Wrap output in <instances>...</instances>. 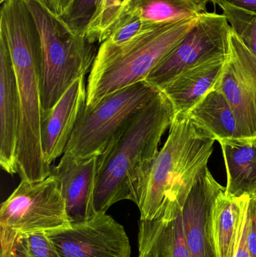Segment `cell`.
<instances>
[{
    "instance_id": "6da1fadb",
    "label": "cell",
    "mask_w": 256,
    "mask_h": 257,
    "mask_svg": "<svg viewBox=\"0 0 256 257\" xmlns=\"http://www.w3.org/2000/svg\"><path fill=\"white\" fill-rule=\"evenodd\" d=\"M0 34L9 45L21 104L17 168L21 181L49 176L42 151V42L37 23L25 0H6L0 11Z\"/></svg>"
},
{
    "instance_id": "7a4b0ae2",
    "label": "cell",
    "mask_w": 256,
    "mask_h": 257,
    "mask_svg": "<svg viewBox=\"0 0 256 257\" xmlns=\"http://www.w3.org/2000/svg\"><path fill=\"white\" fill-rule=\"evenodd\" d=\"M175 110L162 91L149 102L99 157L94 206L106 213L114 204L141 203L162 136Z\"/></svg>"
},
{
    "instance_id": "3957f363",
    "label": "cell",
    "mask_w": 256,
    "mask_h": 257,
    "mask_svg": "<svg viewBox=\"0 0 256 257\" xmlns=\"http://www.w3.org/2000/svg\"><path fill=\"white\" fill-rule=\"evenodd\" d=\"M216 142L186 114L176 113L165 145L159 151L138 205L141 220L182 209L191 190L208 167Z\"/></svg>"
},
{
    "instance_id": "277c9868",
    "label": "cell",
    "mask_w": 256,
    "mask_h": 257,
    "mask_svg": "<svg viewBox=\"0 0 256 257\" xmlns=\"http://www.w3.org/2000/svg\"><path fill=\"white\" fill-rule=\"evenodd\" d=\"M200 16L159 24L123 45L101 43L88 77L87 106H95L108 95L145 81L158 63L190 31Z\"/></svg>"
},
{
    "instance_id": "5b68a950",
    "label": "cell",
    "mask_w": 256,
    "mask_h": 257,
    "mask_svg": "<svg viewBox=\"0 0 256 257\" xmlns=\"http://www.w3.org/2000/svg\"><path fill=\"white\" fill-rule=\"evenodd\" d=\"M40 32L42 104L49 109L81 77L90 73L96 58L95 43L74 33L47 0H25Z\"/></svg>"
},
{
    "instance_id": "8992f818",
    "label": "cell",
    "mask_w": 256,
    "mask_h": 257,
    "mask_svg": "<svg viewBox=\"0 0 256 257\" xmlns=\"http://www.w3.org/2000/svg\"><path fill=\"white\" fill-rule=\"evenodd\" d=\"M159 89L141 81L86 107L64 154L77 160L100 157L138 112L151 102Z\"/></svg>"
},
{
    "instance_id": "52a82bcc",
    "label": "cell",
    "mask_w": 256,
    "mask_h": 257,
    "mask_svg": "<svg viewBox=\"0 0 256 257\" xmlns=\"http://www.w3.org/2000/svg\"><path fill=\"white\" fill-rule=\"evenodd\" d=\"M70 225L58 181L51 175L36 182L21 181L1 205L0 226L17 233L47 232Z\"/></svg>"
},
{
    "instance_id": "ba28073f",
    "label": "cell",
    "mask_w": 256,
    "mask_h": 257,
    "mask_svg": "<svg viewBox=\"0 0 256 257\" xmlns=\"http://www.w3.org/2000/svg\"><path fill=\"white\" fill-rule=\"evenodd\" d=\"M231 30L223 15L204 12L145 81L160 90L189 68L213 59L228 57Z\"/></svg>"
},
{
    "instance_id": "9c48e42d",
    "label": "cell",
    "mask_w": 256,
    "mask_h": 257,
    "mask_svg": "<svg viewBox=\"0 0 256 257\" xmlns=\"http://www.w3.org/2000/svg\"><path fill=\"white\" fill-rule=\"evenodd\" d=\"M46 233L60 257H131L124 228L106 213Z\"/></svg>"
},
{
    "instance_id": "30bf717a",
    "label": "cell",
    "mask_w": 256,
    "mask_h": 257,
    "mask_svg": "<svg viewBox=\"0 0 256 257\" xmlns=\"http://www.w3.org/2000/svg\"><path fill=\"white\" fill-rule=\"evenodd\" d=\"M216 88L234 112L240 138L256 137V57L232 30L229 55Z\"/></svg>"
},
{
    "instance_id": "8fae6325",
    "label": "cell",
    "mask_w": 256,
    "mask_h": 257,
    "mask_svg": "<svg viewBox=\"0 0 256 257\" xmlns=\"http://www.w3.org/2000/svg\"><path fill=\"white\" fill-rule=\"evenodd\" d=\"M225 190L207 167L189 193L182 208V220L191 257H216L212 211L218 195Z\"/></svg>"
},
{
    "instance_id": "7c38bea8",
    "label": "cell",
    "mask_w": 256,
    "mask_h": 257,
    "mask_svg": "<svg viewBox=\"0 0 256 257\" xmlns=\"http://www.w3.org/2000/svg\"><path fill=\"white\" fill-rule=\"evenodd\" d=\"M98 160H77L63 154L58 165L51 166L50 175L58 181L71 225L86 223L97 214L94 197Z\"/></svg>"
},
{
    "instance_id": "4fadbf2b",
    "label": "cell",
    "mask_w": 256,
    "mask_h": 257,
    "mask_svg": "<svg viewBox=\"0 0 256 257\" xmlns=\"http://www.w3.org/2000/svg\"><path fill=\"white\" fill-rule=\"evenodd\" d=\"M85 77L77 79L49 109L44 111L41 139L45 161L53 162L64 154L72 133L87 107Z\"/></svg>"
},
{
    "instance_id": "5bb4252c",
    "label": "cell",
    "mask_w": 256,
    "mask_h": 257,
    "mask_svg": "<svg viewBox=\"0 0 256 257\" xmlns=\"http://www.w3.org/2000/svg\"><path fill=\"white\" fill-rule=\"evenodd\" d=\"M20 122L21 104L16 74L9 45L0 34V165L11 175L18 174Z\"/></svg>"
},
{
    "instance_id": "9a60e30c",
    "label": "cell",
    "mask_w": 256,
    "mask_h": 257,
    "mask_svg": "<svg viewBox=\"0 0 256 257\" xmlns=\"http://www.w3.org/2000/svg\"><path fill=\"white\" fill-rule=\"evenodd\" d=\"M228 57L213 59L189 68L160 89L176 113L187 114L207 93L216 88Z\"/></svg>"
},
{
    "instance_id": "2e32d148",
    "label": "cell",
    "mask_w": 256,
    "mask_h": 257,
    "mask_svg": "<svg viewBox=\"0 0 256 257\" xmlns=\"http://www.w3.org/2000/svg\"><path fill=\"white\" fill-rule=\"evenodd\" d=\"M139 257H191L183 231L182 209L153 220H141Z\"/></svg>"
},
{
    "instance_id": "e0dca14e",
    "label": "cell",
    "mask_w": 256,
    "mask_h": 257,
    "mask_svg": "<svg viewBox=\"0 0 256 257\" xmlns=\"http://www.w3.org/2000/svg\"><path fill=\"white\" fill-rule=\"evenodd\" d=\"M227 172L229 197H256V137L219 141Z\"/></svg>"
},
{
    "instance_id": "ac0fdd59",
    "label": "cell",
    "mask_w": 256,
    "mask_h": 257,
    "mask_svg": "<svg viewBox=\"0 0 256 257\" xmlns=\"http://www.w3.org/2000/svg\"><path fill=\"white\" fill-rule=\"evenodd\" d=\"M249 197H229L221 192L212 211V231L216 257H234L240 222Z\"/></svg>"
},
{
    "instance_id": "d6986e66",
    "label": "cell",
    "mask_w": 256,
    "mask_h": 257,
    "mask_svg": "<svg viewBox=\"0 0 256 257\" xmlns=\"http://www.w3.org/2000/svg\"><path fill=\"white\" fill-rule=\"evenodd\" d=\"M186 114L194 125L208 133L216 142L240 138L234 112L219 89L207 93Z\"/></svg>"
},
{
    "instance_id": "ffe728a7",
    "label": "cell",
    "mask_w": 256,
    "mask_h": 257,
    "mask_svg": "<svg viewBox=\"0 0 256 257\" xmlns=\"http://www.w3.org/2000/svg\"><path fill=\"white\" fill-rule=\"evenodd\" d=\"M209 0H127L125 9L152 24H170L207 12Z\"/></svg>"
},
{
    "instance_id": "44dd1931",
    "label": "cell",
    "mask_w": 256,
    "mask_h": 257,
    "mask_svg": "<svg viewBox=\"0 0 256 257\" xmlns=\"http://www.w3.org/2000/svg\"><path fill=\"white\" fill-rule=\"evenodd\" d=\"M217 6L233 32L256 57V14L226 3Z\"/></svg>"
},
{
    "instance_id": "7402d4cb",
    "label": "cell",
    "mask_w": 256,
    "mask_h": 257,
    "mask_svg": "<svg viewBox=\"0 0 256 257\" xmlns=\"http://www.w3.org/2000/svg\"><path fill=\"white\" fill-rule=\"evenodd\" d=\"M103 0H72L62 19L76 34L87 37Z\"/></svg>"
},
{
    "instance_id": "603a6c76",
    "label": "cell",
    "mask_w": 256,
    "mask_h": 257,
    "mask_svg": "<svg viewBox=\"0 0 256 257\" xmlns=\"http://www.w3.org/2000/svg\"><path fill=\"white\" fill-rule=\"evenodd\" d=\"M157 25L159 24H149L138 14L124 9L105 42L111 45H123L153 30Z\"/></svg>"
},
{
    "instance_id": "cb8c5ba5",
    "label": "cell",
    "mask_w": 256,
    "mask_h": 257,
    "mask_svg": "<svg viewBox=\"0 0 256 257\" xmlns=\"http://www.w3.org/2000/svg\"><path fill=\"white\" fill-rule=\"evenodd\" d=\"M14 251L15 257H60L46 232L17 233Z\"/></svg>"
},
{
    "instance_id": "d4e9b609",
    "label": "cell",
    "mask_w": 256,
    "mask_h": 257,
    "mask_svg": "<svg viewBox=\"0 0 256 257\" xmlns=\"http://www.w3.org/2000/svg\"><path fill=\"white\" fill-rule=\"evenodd\" d=\"M126 3L127 0H103L97 18L87 34V39L93 43L105 42L123 13Z\"/></svg>"
},
{
    "instance_id": "484cf974",
    "label": "cell",
    "mask_w": 256,
    "mask_h": 257,
    "mask_svg": "<svg viewBox=\"0 0 256 257\" xmlns=\"http://www.w3.org/2000/svg\"><path fill=\"white\" fill-rule=\"evenodd\" d=\"M249 200L247 205L245 207L243 216H242L238 238H237L235 253H234V257H251L249 242H248V219H249L248 210H249Z\"/></svg>"
},
{
    "instance_id": "4316f807",
    "label": "cell",
    "mask_w": 256,
    "mask_h": 257,
    "mask_svg": "<svg viewBox=\"0 0 256 257\" xmlns=\"http://www.w3.org/2000/svg\"><path fill=\"white\" fill-rule=\"evenodd\" d=\"M248 215V242L249 251L251 257H256V212L255 206L251 199H249Z\"/></svg>"
},
{
    "instance_id": "83f0119b",
    "label": "cell",
    "mask_w": 256,
    "mask_h": 257,
    "mask_svg": "<svg viewBox=\"0 0 256 257\" xmlns=\"http://www.w3.org/2000/svg\"><path fill=\"white\" fill-rule=\"evenodd\" d=\"M17 232L8 228L0 226L1 237V257H15L14 251V241Z\"/></svg>"
},
{
    "instance_id": "f1b7e54d",
    "label": "cell",
    "mask_w": 256,
    "mask_h": 257,
    "mask_svg": "<svg viewBox=\"0 0 256 257\" xmlns=\"http://www.w3.org/2000/svg\"><path fill=\"white\" fill-rule=\"evenodd\" d=\"M209 1L215 5H217L219 3H228L256 14V0H209Z\"/></svg>"
},
{
    "instance_id": "f546056e",
    "label": "cell",
    "mask_w": 256,
    "mask_h": 257,
    "mask_svg": "<svg viewBox=\"0 0 256 257\" xmlns=\"http://www.w3.org/2000/svg\"><path fill=\"white\" fill-rule=\"evenodd\" d=\"M251 200L253 202L254 206H255V212H256V197L250 198Z\"/></svg>"
},
{
    "instance_id": "4dcf8cb0",
    "label": "cell",
    "mask_w": 256,
    "mask_h": 257,
    "mask_svg": "<svg viewBox=\"0 0 256 257\" xmlns=\"http://www.w3.org/2000/svg\"><path fill=\"white\" fill-rule=\"evenodd\" d=\"M6 1V0H0V3H1V4H3V3Z\"/></svg>"
}]
</instances>
